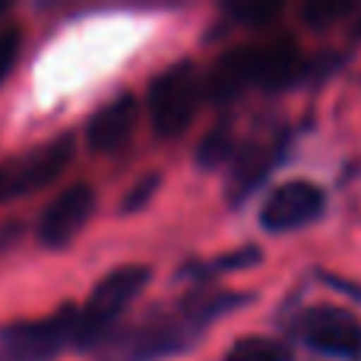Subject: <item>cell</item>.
Wrapping results in <instances>:
<instances>
[{
	"label": "cell",
	"instance_id": "cell-1",
	"mask_svg": "<svg viewBox=\"0 0 361 361\" xmlns=\"http://www.w3.org/2000/svg\"><path fill=\"white\" fill-rule=\"evenodd\" d=\"M76 345V311L61 307L42 320H19L0 326V361H51Z\"/></svg>",
	"mask_w": 361,
	"mask_h": 361
},
{
	"label": "cell",
	"instance_id": "cell-2",
	"mask_svg": "<svg viewBox=\"0 0 361 361\" xmlns=\"http://www.w3.org/2000/svg\"><path fill=\"white\" fill-rule=\"evenodd\" d=\"M149 269L146 267H121L108 273L99 286L92 288L86 307L76 311V345H92L108 333L114 317L124 314V307L143 292Z\"/></svg>",
	"mask_w": 361,
	"mask_h": 361
},
{
	"label": "cell",
	"instance_id": "cell-3",
	"mask_svg": "<svg viewBox=\"0 0 361 361\" xmlns=\"http://www.w3.org/2000/svg\"><path fill=\"white\" fill-rule=\"evenodd\" d=\"M200 95H203V86H200L197 67L187 61L156 76L149 89V111L159 137H180L190 127L200 108Z\"/></svg>",
	"mask_w": 361,
	"mask_h": 361
},
{
	"label": "cell",
	"instance_id": "cell-4",
	"mask_svg": "<svg viewBox=\"0 0 361 361\" xmlns=\"http://www.w3.org/2000/svg\"><path fill=\"white\" fill-rule=\"evenodd\" d=\"M295 333L311 345L314 352H324L333 358H358L361 355V324L345 307H311L298 317Z\"/></svg>",
	"mask_w": 361,
	"mask_h": 361
},
{
	"label": "cell",
	"instance_id": "cell-5",
	"mask_svg": "<svg viewBox=\"0 0 361 361\" xmlns=\"http://www.w3.org/2000/svg\"><path fill=\"white\" fill-rule=\"evenodd\" d=\"M324 212V190L311 180H288L269 193L260 209V225L267 231H295Z\"/></svg>",
	"mask_w": 361,
	"mask_h": 361
},
{
	"label": "cell",
	"instance_id": "cell-6",
	"mask_svg": "<svg viewBox=\"0 0 361 361\" xmlns=\"http://www.w3.org/2000/svg\"><path fill=\"white\" fill-rule=\"evenodd\" d=\"M95 212V193L86 184H73L42 212L38 219V238L48 247H67L76 235L82 231V225L89 222V216Z\"/></svg>",
	"mask_w": 361,
	"mask_h": 361
},
{
	"label": "cell",
	"instance_id": "cell-7",
	"mask_svg": "<svg viewBox=\"0 0 361 361\" xmlns=\"http://www.w3.org/2000/svg\"><path fill=\"white\" fill-rule=\"evenodd\" d=\"M70 149H73V143H70V137H63V140H57V143L42 146V149L29 152V156L16 159L13 165L0 169L4 197L38 190V187H44L48 180H54L63 171V165L70 162Z\"/></svg>",
	"mask_w": 361,
	"mask_h": 361
},
{
	"label": "cell",
	"instance_id": "cell-8",
	"mask_svg": "<svg viewBox=\"0 0 361 361\" xmlns=\"http://www.w3.org/2000/svg\"><path fill=\"white\" fill-rule=\"evenodd\" d=\"M137 111H140V105L130 92L111 99L89 121V127H86L89 146H92L95 152H118L121 146L130 140L133 127H137Z\"/></svg>",
	"mask_w": 361,
	"mask_h": 361
},
{
	"label": "cell",
	"instance_id": "cell-9",
	"mask_svg": "<svg viewBox=\"0 0 361 361\" xmlns=\"http://www.w3.org/2000/svg\"><path fill=\"white\" fill-rule=\"evenodd\" d=\"M247 86H257V48H238L212 67L206 92L216 102H228Z\"/></svg>",
	"mask_w": 361,
	"mask_h": 361
},
{
	"label": "cell",
	"instance_id": "cell-10",
	"mask_svg": "<svg viewBox=\"0 0 361 361\" xmlns=\"http://www.w3.org/2000/svg\"><path fill=\"white\" fill-rule=\"evenodd\" d=\"M305 76V57L292 42H276L257 48V86L282 89Z\"/></svg>",
	"mask_w": 361,
	"mask_h": 361
},
{
	"label": "cell",
	"instance_id": "cell-11",
	"mask_svg": "<svg viewBox=\"0 0 361 361\" xmlns=\"http://www.w3.org/2000/svg\"><path fill=\"white\" fill-rule=\"evenodd\" d=\"M273 159H276L273 146H257V149L244 152L241 162H238L235 171H231V197H238V193L244 197L250 187H257V180H260L269 171Z\"/></svg>",
	"mask_w": 361,
	"mask_h": 361
},
{
	"label": "cell",
	"instance_id": "cell-12",
	"mask_svg": "<svg viewBox=\"0 0 361 361\" xmlns=\"http://www.w3.org/2000/svg\"><path fill=\"white\" fill-rule=\"evenodd\" d=\"M225 361H292V358H288L286 345H279L276 339L250 336V339H241V343L231 345Z\"/></svg>",
	"mask_w": 361,
	"mask_h": 361
},
{
	"label": "cell",
	"instance_id": "cell-13",
	"mask_svg": "<svg viewBox=\"0 0 361 361\" xmlns=\"http://www.w3.org/2000/svg\"><path fill=\"white\" fill-rule=\"evenodd\" d=\"M231 143H228V130L225 127H219V130H212L209 137L203 140V146H200V162L203 165H216L222 162L225 156H228Z\"/></svg>",
	"mask_w": 361,
	"mask_h": 361
},
{
	"label": "cell",
	"instance_id": "cell-14",
	"mask_svg": "<svg viewBox=\"0 0 361 361\" xmlns=\"http://www.w3.org/2000/svg\"><path fill=\"white\" fill-rule=\"evenodd\" d=\"M19 54V32L16 29H0V82L10 73V67L16 63Z\"/></svg>",
	"mask_w": 361,
	"mask_h": 361
},
{
	"label": "cell",
	"instance_id": "cell-15",
	"mask_svg": "<svg viewBox=\"0 0 361 361\" xmlns=\"http://www.w3.org/2000/svg\"><path fill=\"white\" fill-rule=\"evenodd\" d=\"M352 6L349 4H326V6H311L307 10V23L311 25H326V19H336V16H345Z\"/></svg>",
	"mask_w": 361,
	"mask_h": 361
},
{
	"label": "cell",
	"instance_id": "cell-16",
	"mask_svg": "<svg viewBox=\"0 0 361 361\" xmlns=\"http://www.w3.org/2000/svg\"><path fill=\"white\" fill-rule=\"evenodd\" d=\"M156 184H159V178H156V175L143 178V184H137L130 193H127V200H124V212H130V209H137V206H143L146 200H149V193L156 190Z\"/></svg>",
	"mask_w": 361,
	"mask_h": 361
},
{
	"label": "cell",
	"instance_id": "cell-17",
	"mask_svg": "<svg viewBox=\"0 0 361 361\" xmlns=\"http://www.w3.org/2000/svg\"><path fill=\"white\" fill-rule=\"evenodd\" d=\"M276 16V6H238L235 10V19H244V23H247V19H273Z\"/></svg>",
	"mask_w": 361,
	"mask_h": 361
},
{
	"label": "cell",
	"instance_id": "cell-18",
	"mask_svg": "<svg viewBox=\"0 0 361 361\" xmlns=\"http://www.w3.org/2000/svg\"><path fill=\"white\" fill-rule=\"evenodd\" d=\"M0 197H4V180H0Z\"/></svg>",
	"mask_w": 361,
	"mask_h": 361
}]
</instances>
